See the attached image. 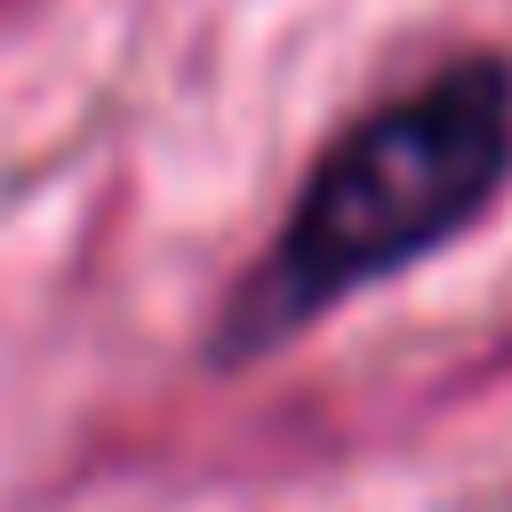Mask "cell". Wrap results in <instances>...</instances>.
I'll list each match as a JSON object with an SVG mask.
<instances>
[{
    "instance_id": "1",
    "label": "cell",
    "mask_w": 512,
    "mask_h": 512,
    "mask_svg": "<svg viewBox=\"0 0 512 512\" xmlns=\"http://www.w3.org/2000/svg\"><path fill=\"white\" fill-rule=\"evenodd\" d=\"M512 168V64L456 56L360 112L304 176L280 240L248 264L216 320V360H256L352 288L456 240Z\"/></svg>"
}]
</instances>
